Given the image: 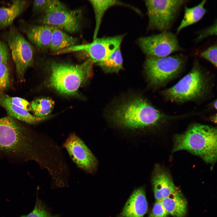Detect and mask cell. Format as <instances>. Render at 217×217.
Listing matches in <instances>:
<instances>
[{
  "instance_id": "cell-25",
  "label": "cell",
  "mask_w": 217,
  "mask_h": 217,
  "mask_svg": "<svg viewBox=\"0 0 217 217\" xmlns=\"http://www.w3.org/2000/svg\"><path fill=\"white\" fill-rule=\"evenodd\" d=\"M20 217H58V215H53L47 209L45 205L37 200L33 210L28 214L23 215Z\"/></svg>"
},
{
  "instance_id": "cell-21",
  "label": "cell",
  "mask_w": 217,
  "mask_h": 217,
  "mask_svg": "<svg viewBox=\"0 0 217 217\" xmlns=\"http://www.w3.org/2000/svg\"><path fill=\"white\" fill-rule=\"evenodd\" d=\"M206 1H202L197 5L188 8L185 6L183 18L177 30L179 32L183 29L195 24L201 19L206 12L204 5Z\"/></svg>"
},
{
  "instance_id": "cell-3",
  "label": "cell",
  "mask_w": 217,
  "mask_h": 217,
  "mask_svg": "<svg viewBox=\"0 0 217 217\" xmlns=\"http://www.w3.org/2000/svg\"><path fill=\"white\" fill-rule=\"evenodd\" d=\"M111 119L116 124L130 129L155 125L164 120L165 116L145 99H132L123 103L113 111Z\"/></svg>"
},
{
  "instance_id": "cell-15",
  "label": "cell",
  "mask_w": 217,
  "mask_h": 217,
  "mask_svg": "<svg viewBox=\"0 0 217 217\" xmlns=\"http://www.w3.org/2000/svg\"><path fill=\"white\" fill-rule=\"evenodd\" d=\"M148 205L144 189L135 190L126 202L119 217H143L148 211Z\"/></svg>"
},
{
  "instance_id": "cell-12",
  "label": "cell",
  "mask_w": 217,
  "mask_h": 217,
  "mask_svg": "<svg viewBox=\"0 0 217 217\" xmlns=\"http://www.w3.org/2000/svg\"><path fill=\"white\" fill-rule=\"evenodd\" d=\"M63 147L79 168L92 173L98 165L96 158L83 141L75 133H71L65 141Z\"/></svg>"
},
{
  "instance_id": "cell-31",
  "label": "cell",
  "mask_w": 217,
  "mask_h": 217,
  "mask_svg": "<svg viewBox=\"0 0 217 217\" xmlns=\"http://www.w3.org/2000/svg\"><path fill=\"white\" fill-rule=\"evenodd\" d=\"M216 22L211 26L208 28L203 31L199 36L197 40H200L208 36L216 35L217 34Z\"/></svg>"
},
{
  "instance_id": "cell-14",
  "label": "cell",
  "mask_w": 217,
  "mask_h": 217,
  "mask_svg": "<svg viewBox=\"0 0 217 217\" xmlns=\"http://www.w3.org/2000/svg\"><path fill=\"white\" fill-rule=\"evenodd\" d=\"M152 181L156 200H161L177 189L168 172L159 165L155 168Z\"/></svg>"
},
{
  "instance_id": "cell-4",
  "label": "cell",
  "mask_w": 217,
  "mask_h": 217,
  "mask_svg": "<svg viewBox=\"0 0 217 217\" xmlns=\"http://www.w3.org/2000/svg\"><path fill=\"white\" fill-rule=\"evenodd\" d=\"M93 63L90 58L78 64L53 62L49 67L48 84L60 93L75 95L91 77Z\"/></svg>"
},
{
  "instance_id": "cell-24",
  "label": "cell",
  "mask_w": 217,
  "mask_h": 217,
  "mask_svg": "<svg viewBox=\"0 0 217 217\" xmlns=\"http://www.w3.org/2000/svg\"><path fill=\"white\" fill-rule=\"evenodd\" d=\"M10 83L9 70L7 64H0V95L5 93Z\"/></svg>"
},
{
  "instance_id": "cell-29",
  "label": "cell",
  "mask_w": 217,
  "mask_h": 217,
  "mask_svg": "<svg viewBox=\"0 0 217 217\" xmlns=\"http://www.w3.org/2000/svg\"><path fill=\"white\" fill-rule=\"evenodd\" d=\"M10 52L7 44L0 40V64H7L10 55Z\"/></svg>"
},
{
  "instance_id": "cell-20",
  "label": "cell",
  "mask_w": 217,
  "mask_h": 217,
  "mask_svg": "<svg viewBox=\"0 0 217 217\" xmlns=\"http://www.w3.org/2000/svg\"><path fill=\"white\" fill-rule=\"evenodd\" d=\"M52 27L49 49L53 53L77 44V38L70 36L58 28Z\"/></svg>"
},
{
  "instance_id": "cell-10",
  "label": "cell",
  "mask_w": 217,
  "mask_h": 217,
  "mask_svg": "<svg viewBox=\"0 0 217 217\" xmlns=\"http://www.w3.org/2000/svg\"><path fill=\"white\" fill-rule=\"evenodd\" d=\"M124 36V35H121L96 38L91 42L77 44L63 49L53 54L59 55L83 52L89 55L93 63L98 64L108 57L121 46Z\"/></svg>"
},
{
  "instance_id": "cell-13",
  "label": "cell",
  "mask_w": 217,
  "mask_h": 217,
  "mask_svg": "<svg viewBox=\"0 0 217 217\" xmlns=\"http://www.w3.org/2000/svg\"><path fill=\"white\" fill-rule=\"evenodd\" d=\"M21 29L30 42L42 50L49 49L52 27L45 25H33L22 21Z\"/></svg>"
},
{
  "instance_id": "cell-11",
  "label": "cell",
  "mask_w": 217,
  "mask_h": 217,
  "mask_svg": "<svg viewBox=\"0 0 217 217\" xmlns=\"http://www.w3.org/2000/svg\"><path fill=\"white\" fill-rule=\"evenodd\" d=\"M138 43L143 52L149 57H165L181 49L176 36L166 31L141 37Z\"/></svg>"
},
{
  "instance_id": "cell-18",
  "label": "cell",
  "mask_w": 217,
  "mask_h": 217,
  "mask_svg": "<svg viewBox=\"0 0 217 217\" xmlns=\"http://www.w3.org/2000/svg\"><path fill=\"white\" fill-rule=\"evenodd\" d=\"M12 4L7 7H0V29L12 26V24L26 7L27 2L25 0H12Z\"/></svg>"
},
{
  "instance_id": "cell-27",
  "label": "cell",
  "mask_w": 217,
  "mask_h": 217,
  "mask_svg": "<svg viewBox=\"0 0 217 217\" xmlns=\"http://www.w3.org/2000/svg\"><path fill=\"white\" fill-rule=\"evenodd\" d=\"M51 0H34L33 4V11L34 13H44L48 9Z\"/></svg>"
},
{
  "instance_id": "cell-7",
  "label": "cell",
  "mask_w": 217,
  "mask_h": 217,
  "mask_svg": "<svg viewBox=\"0 0 217 217\" xmlns=\"http://www.w3.org/2000/svg\"><path fill=\"white\" fill-rule=\"evenodd\" d=\"M185 61L183 55L163 57L147 56L144 68L150 83L157 86L166 83L182 70Z\"/></svg>"
},
{
  "instance_id": "cell-17",
  "label": "cell",
  "mask_w": 217,
  "mask_h": 217,
  "mask_svg": "<svg viewBox=\"0 0 217 217\" xmlns=\"http://www.w3.org/2000/svg\"><path fill=\"white\" fill-rule=\"evenodd\" d=\"M168 214L175 217H183L187 211L186 201L181 192L177 189L160 200Z\"/></svg>"
},
{
  "instance_id": "cell-22",
  "label": "cell",
  "mask_w": 217,
  "mask_h": 217,
  "mask_svg": "<svg viewBox=\"0 0 217 217\" xmlns=\"http://www.w3.org/2000/svg\"><path fill=\"white\" fill-rule=\"evenodd\" d=\"M97 65L106 72H118L123 68V58L120 46L108 57Z\"/></svg>"
},
{
  "instance_id": "cell-5",
  "label": "cell",
  "mask_w": 217,
  "mask_h": 217,
  "mask_svg": "<svg viewBox=\"0 0 217 217\" xmlns=\"http://www.w3.org/2000/svg\"><path fill=\"white\" fill-rule=\"evenodd\" d=\"M208 82L198 64L173 86L165 90L163 94L168 100L182 102L197 99L208 90Z\"/></svg>"
},
{
  "instance_id": "cell-23",
  "label": "cell",
  "mask_w": 217,
  "mask_h": 217,
  "mask_svg": "<svg viewBox=\"0 0 217 217\" xmlns=\"http://www.w3.org/2000/svg\"><path fill=\"white\" fill-rule=\"evenodd\" d=\"M34 115L39 117L49 115L53 108L55 102L48 97H41L36 99L30 103Z\"/></svg>"
},
{
  "instance_id": "cell-1",
  "label": "cell",
  "mask_w": 217,
  "mask_h": 217,
  "mask_svg": "<svg viewBox=\"0 0 217 217\" xmlns=\"http://www.w3.org/2000/svg\"><path fill=\"white\" fill-rule=\"evenodd\" d=\"M42 138L9 116L0 118V154L40 164L47 149L46 140Z\"/></svg>"
},
{
  "instance_id": "cell-16",
  "label": "cell",
  "mask_w": 217,
  "mask_h": 217,
  "mask_svg": "<svg viewBox=\"0 0 217 217\" xmlns=\"http://www.w3.org/2000/svg\"><path fill=\"white\" fill-rule=\"evenodd\" d=\"M9 96L5 93L0 95V105L5 109L8 116L30 124L38 123L49 118V116H36L29 112L14 105L10 101Z\"/></svg>"
},
{
  "instance_id": "cell-33",
  "label": "cell",
  "mask_w": 217,
  "mask_h": 217,
  "mask_svg": "<svg viewBox=\"0 0 217 217\" xmlns=\"http://www.w3.org/2000/svg\"><path fill=\"white\" fill-rule=\"evenodd\" d=\"M149 217H156L154 216L151 213L149 215Z\"/></svg>"
},
{
  "instance_id": "cell-8",
  "label": "cell",
  "mask_w": 217,
  "mask_h": 217,
  "mask_svg": "<svg viewBox=\"0 0 217 217\" xmlns=\"http://www.w3.org/2000/svg\"><path fill=\"white\" fill-rule=\"evenodd\" d=\"M82 13L80 9L70 10L59 1L52 0L50 4L39 19L41 24L56 27L70 33L80 29Z\"/></svg>"
},
{
  "instance_id": "cell-6",
  "label": "cell",
  "mask_w": 217,
  "mask_h": 217,
  "mask_svg": "<svg viewBox=\"0 0 217 217\" xmlns=\"http://www.w3.org/2000/svg\"><path fill=\"white\" fill-rule=\"evenodd\" d=\"M3 37L11 52L17 79L20 82H24L27 70L33 64V47L13 26L10 27Z\"/></svg>"
},
{
  "instance_id": "cell-9",
  "label": "cell",
  "mask_w": 217,
  "mask_h": 217,
  "mask_svg": "<svg viewBox=\"0 0 217 217\" xmlns=\"http://www.w3.org/2000/svg\"><path fill=\"white\" fill-rule=\"evenodd\" d=\"M183 0L145 1L149 29L166 31L171 27L181 7Z\"/></svg>"
},
{
  "instance_id": "cell-2",
  "label": "cell",
  "mask_w": 217,
  "mask_h": 217,
  "mask_svg": "<svg viewBox=\"0 0 217 217\" xmlns=\"http://www.w3.org/2000/svg\"><path fill=\"white\" fill-rule=\"evenodd\" d=\"M217 129L207 125L196 124L184 133L176 135L173 152L187 150L212 164L217 159Z\"/></svg>"
},
{
  "instance_id": "cell-19",
  "label": "cell",
  "mask_w": 217,
  "mask_h": 217,
  "mask_svg": "<svg viewBox=\"0 0 217 217\" xmlns=\"http://www.w3.org/2000/svg\"><path fill=\"white\" fill-rule=\"evenodd\" d=\"M89 2L93 7L95 17V26L93 40L97 38L102 18L108 9L111 7L116 5H124L131 7L130 5L118 0H90Z\"/></svg>"
},
{
  "instance_id": "cell-32",
  "label": "cell",
  "mask_w": 217,
  "mask_h": 217,
  "mask_svg": "<svg viewBox=\"0 0 217 217\" xmlns=\"http://www.w3.org/2000/svg\"><path fill=\"white\" fill-rule=\"evenodd\" d=\"M213 104V106L215 107V108L216 109L217 108V102L216 101Z\"/></svg>"
},
{
  "instance_id": "cell-30",
  "label": "cell",
  "mask_w": 217,
  "mask_h": 217,
  "mask_svg": "<svg viewBox=\"0 0 217 217\" xmlns=\"http://www.w3.org/2000/svg\"><path fill=\"white\" fill-rule=\"evenodd\" d=\"M151 214L156 217H167L169 214L159 200H156L154 203Z\"/></svg>"
},
{
  "instance_id": "cell-26",
  "label": "cell",
  "mask_w": 217,
  "mask_h": 217,
  "mask_svg": "<svg viewBox=\"0 0 217 217\" xmlns=\"http://www.w3.org/2000/svg\"><path fill=\"white\" fill-rule=\"evenodd\" d=\"M202 58L217 66V45H213L206 49L200 54Z\"/></svg>"
},
{
  "instance_id": "cell-28",
  "label": "cell",
  "mask_w": 217,
  "mask_h": 217,
  "mask_svg": "<svg viewBox=\"0 0 217 217\" xmlns=\"http://www.w3.org/2000/svg\"><path fill=\"white\" fill-rule=\"evenodd\" d=\"M10 102L14 105L29 112L32 111L30 103L25 99L17 97L9 96Z\"/></svg>"
}]
</instances>
